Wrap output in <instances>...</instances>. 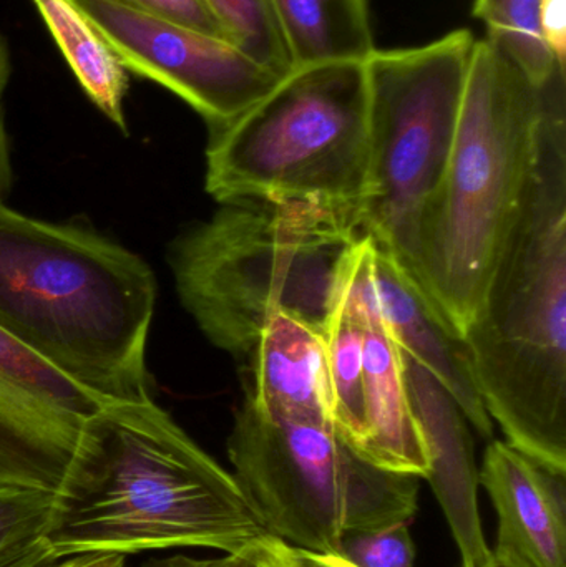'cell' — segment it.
<instances>
[{
    "mask_svg": "<svg viewBox=\"0 0 566 567\" xmlns=\"http://www.w3.org/2000/svg\"><path fill=\"white\" fill-rule=\"evenodd\" d=\"M55 512V493L0 488V567L19 561L47 542Z\"/></svg>",
    "mask_w": 566,
    "mask_h": 567,
    "instance_id": "obj_20",
    "label": "cell"
},
{
    "mask_svg": "<svg viewBox=\"0 0 566 567\" xmlns=\"http://www.w3.org/2000/svg\"><path fill=\"white\" fill-rule=\"evenodd\" d=\"M478 485L497 512L492 551L521 567H566V472L508 442L485 450Z\"/></svg>",
    "mask_w": 566,
    "mask_h": 567,
    "instance_id": "obj_12",
    "label": "cell"
},
{
    "mask_svg": "<svg viewBox=\"0 0 566 567\" xmlns=\"http://www.w3.org/2000/svg\"><path fill=\"white\" fill-rule=\"evenodd\" d=\"M223 567H256L249 561L248 558H245L243 555H226L225 556V566Z\"/></svg>",
    "mask_w": 566,
    "mask_h": 567,
    "instance_id": "obj_31",
    "label": "cell"
},
{
    "mask_svg": "<svg viewBox=\"0 0 566 567\" xmlns=\"http://www.w3.org/2000/svg\"><path fill=\"white\" fill-rule=\"evenodd\" d=\"M292 69L366 62L378 49L369 0H268Z\"/></svg>",
    "mask_w": 566,
    "mask_h": 567,
    "instance_id": "obj_15",
    "label": "cell"
},
{
    "mask_svg": "<svg viewBox=\"0 0 566 567\" xmlns=\"http://www.w3.org/2000/svg\"><path fill=\"white\" fill-rule=\"evenodd\" d=\"M475 42L457 29L424 45L375 49L366 60L372 186L362 231L412 278L419 218L451 155Z\"/></svg>",
    "mask_w": 566,
    "mask_h": 567,
    "instance_id": "obj_8",
    "label": "cell"
},
{
    "mask_svg": "<svg viewBox=\"0 0 566 567\" xmlns=\"http://www.w3.org/2000/svg\"><path fill=\"white\" fill-rule=\"evenodd\" d=\"M228 456L269 535L309 551L335 555L344 536L411 523L419 509L418 476L378 468L332 426L276 419L248 399Z\"/></svg>",
    "mask_w": 566,
    "mask_h": 567,
    "instance_id": "obj_7",
    "label": "cell"
},
{
    "mask_svg": "<svg viewBox=\"0 0 566 567\" xmlns=\"http://www.w3.org/2000/svg\"><path fill=\"white\" fill-rule=\"evenodd\" d=\"M371 281L375 309L399 349L445 386L482 439H492L494 422L478 392L464 337L447 322L424 287L374 241Z\"/></svg>",
    "mask_w": 566,
    "mask_h": 567,
    "instance_id": "obj_11",
    "label": "cell"
},
{
    "mask_svg": "<svg viewBox=\"0 0 566 567\" xmlns=\"http://www.w3.org/2000/svg\"><path fill=\"white\" fill-rule=\"evenodd\" d=\"M205 186L219 205L315 203L362 225L372 186L366 62L292 69L235 122L209 130Z\"/></svg>",
    "mask_w": 566,
    "mask_h": 567,
    "instance_id": "obj_6",
    "label": "cell"
},
{
    "mask_svg": "<svg viewBox=\"0 0 566 567\" xmlns=\"http://www.w3.org/2000/svg\"><path fill=\"white\" fill-rule=\"evenodd\" d=\"M404 353V352H402ZM405 379L428 446L431 483L462 556V567L491 558L478 515V468L471 423L454 396L431 372L404 353Z\"/></svg>",
    "mask_w": 566,
    "mask_h": 567,
    "instance_id": "obj_13",
    "label": "cell"
},
{
    "mask_svg": "<svg viewBox=\"0 0 566 567\" xmlns=\"http://www.w3.org/2000/svg\"><path fill=\"white\" fill-rule=\"evenodd\" d=\"M329 419L359 453L366 433L364 326L336 307L325 332Z\"/></svg>",
    "mask_w": 566,
    "mask_h": 567,
    "instance_id": "obj_17",
    "label": "cell"
},
{
    "mask_svg": "<svg viewBox=\"0 0 566 567\" xmlns=\"http://www.w3.org/2000/svg\"><path fill=\"white\" fill-rule=\"evenodd\" d=\"M106 403L0 330V488L59 495Z\"/></svg>",
    "mask_w": 566,
    "mask_h": 567,
    "instance_id": "obj_10",
    "label": "cell"
},
{
    "mask_svg": "<svg viewBox=\"0 0 566 567\" xmlns=\"http://www.w3.org/2000/svg\"><path fill=\"white\" fill-rule=\"evenodd\" d=\"M472 16L484 22L485 39L502 50L535 85H548L558 73H565L542 40L537 0H474Z\"/></svg>",
    "mask_w": 566,
    "mask_h": 567,
    "instance_id": "obj_18",
    "label": "cell"
},
{
    "mask_svg": "<svg viewBox=\"0 0 566 567\" xmlns=\"http://www.w3.org/2000/svg\"><path fill=\"white\" fill-rule=\"evenodd\" d=\"M552 82L535 85L494 43L475 42L451 155L422 209L414 252L415 281L461 336L524 195Z\"/></svg>",
    "mask_w": 566,
    "mask_h": 567,
    "instance_id": "obj_4",
    "label": "cell"
},
{
    "mask_svg": "<svg viewBox=\"0 0 566 567\" xmlns=\"http://www.w3.org/2000/svg\"><path fill=\"white\" fill-rule=\"evenodd\" d=\"M49 567H126V556L116 553H90L60 559Z\"/></svg>",
    "mask_w": 566,
    "mask_h": 567,
    "instance_id": "obj_25",
    "label": "cell"
},
{
    "mask_svg": "<svg viewBox=\"0 0 566 567\" xmlns=\"http://www.w3.org/2000/svg\"><path fill=\"white\" fill-rule=\"evenodd\" d=\"M202 3L229 43L278 75L291 72V59L268 0H202Z\"/></svg>",
    "mask_w": 566,
    "mask_h": 567,
    "instance_id": "obj_19",
    "label": "cell"
},
{
    "mask_svg": "<svg viewBox=\"0 0 566 567\" xmlns=\"http://www.w3.org/2000/svg\"><path fill=\"white\" fill-rule=\"evenodd\" d=\"M362 236L359 218L328 206L236 199L182 233L168 262L179 300L206 339L249 357L276 316L326 332L342 269Z\"/></svg>",
    "mask_w": 566,
    "mask_h": 567,
    "instance_id": "obj_5",
    "label": "cell"
},
{
    "mask_svg": "<svg viewBox=\"0 0 566 567\" xmlns=\"http://www.w3.org/2000/svg\"><path fill=\"white\" fill-rule=\"evenodd\" d=\"M59 561L50 549L49 543L43 542L42 545L37 546L29 555L23 556L19 561L6 567H49L53 563Z\"/></svg>",
    "mask_w": 566,
    "mask_h": 567,
    "instance_id": "obj_28",
    "label": "cell"
},
{
    "mask_svg": "<svg viewBox=\"0 0 566 567\" xmlns=\"http://www.w3.org/2000/svg\"><path fill=\"white\" fill-rule=\"evenodd\" d=\"M130 72L185 100L209 130L235 122L282 79L238 47L105 0H72Z\"/></svg>",
    "mask_w": 566,
    "mask_h": 567,
    "instance_id": "obj_9",
    "label": "cell"
},
{
    "mask_svg": "<svg viewBox=\"0 0 566 567\" xmlns=\"http://www.w3.org/2000/svg\"><path fill=\"white\" fill-rule=\"evenodd\" d=\"M542 40L560 69L566 60V0H537Z\"/></svg>",
    "mask_w": 566,
    "mask_h": 567,
    "instance_id": "obj_24",
    "label": "cell"
},
{
    "mask_svg": "<svg viewBox=\"0 0 566 567\" xmlns=\"http://www.w3.org/2000/svg\"><path fill=\"white\" fill-rule=\"evenodd\" d=\"M6 85H0V199L6 198L12 189L13 172L10 162L9 138L3 125L2 95Z\"/></svg>",
    "mask_w": 566,
    "mask_h": 567,
    "instance_id": "obj_26",
    "label": "cell"
},
{
    "mask_svg": "<svg viewBox=\"0 0 566 567\" xmlns=\"http://www.w3.org/2000/svg\"><path fill=\"white\" fill-rule=\"evenodd\" d=\"M10 75V55L6 40L0 35V85H7Z\"/></svg>",
    "mask_w": 566,
    "mask_h": 567,
    "instance_id": "obj_29",
    "label": "cell"
},
{
    "mask_svg": "<svg viewBox=\"0 0 566 567\" xmlns=\"http://www.w3.org/2000/svg\"><path fill=\"white\" fill-rule=\"evenodd\" d=\"M105 2L225 39L222 27L213 19L202 0H105Z\"/></svg>",
    "mask_w": 566,
    "mask_h": 567,
    "instance_id": "obj_22",
    "label": "cell"
},
{
    "mask_svg": "<svg viewBox=\"0 0 566 567\" xmlns=\"http://www.w3.org/2000/svg\"><path fill=\"white\" fill-rule=\"evenodd\" d=\"M482 567H521L515 565L511 559L504 558V556L497 555V553L492 551L491 558L485 561V565Z\"/></svg>",
    "mask_w": 566,
    "mask_h": 567,
    "instance_id": "obj_30",
    "label": "cell"
},
{
    "mask_svg": "<svg viewBox=\"0 0 566 567\" xmlns=\"http://www.w3.org/2000/svg\"><path fill=\"white\" fill-rule=\"evenodd\" d=\"M251 389L246 399L266 415L331 425L325 333L291 316L266 323L249 353Z\"/></svg>",
    "mask_w": 566,
    "mask_h": 567,
    "instance_id": "obj_14",
    "label": "cell"
},
{
    "mask_svg": "<svg viewBox=\"0 0 566 567\" xmlns=\"http://www.w3.org/2000/svg\"><path fill=\"white\" fill-rule=\"evenodd\" d=\"M65 56L80 86L96 109L126 133L125 102L128 70L96 27L72 0H32Z\"/></svg>",
    "mask_w": 566,
    "mask_h": 567,
    "instance_id": "obj_16",
    "label": "cell"
},
{
    "mask_svg": "<svg viewBox=\"0 0 566 567\" xmlns=\"http://www.w3.org/2000/svg\"><path fill=\"white\" fill-rule=\"evenodd\" d=\"M225 558L198 559L189 556H169V558L150 559L142 567H223Z\"/></svg>",
    "mask_w": 566,
    "mask_h": 567,
    "instance_id": "obj_27",
    "label": "cell"
},
{
    "mask_svg": "<svg viewBox=\"0 0 566 567\" xmlns=\"http://www.w3.org/2000/svg\"><path fill=\"white\" fill-rule=\"evenodd\" d=\"M462 337L485 409L505 442L566 472L564 75L548 90L524 195Z\"/></svg>",
    "mask_w": 566,
    "mask_h": 567,
    "instance_id": "obj_1",
    "label": "cell"
},
{
    "mask_svg": "<svg viewBox=\"0 0 566 567\" xmlns=\"http://www.w3.org/2000/svg\"><path fill=\"white\" fill-rule=\"evenodd\" d=\"M335 555L356 567H414L415 546L409 523H398L344 536Z\"/></svg>",
    "mask_w": 566,
    "mask_h": 567,
    "instance_id": "obj_21",
    "label": "cell"
},
{
    "mask_svg": "<svg viewBox=\"0 0 566 567\" xmlns=\"http://www.w3.org/2000/svg\"><path fill=\"white\" fill-rule=\"evenodd\" d=\"M155 302V275L135 252L0 199V330L73 382L109 402L153 400Z\"/></svg>",
    "mask_w": 566,
    "mask_h": 567,
    "instance_id": "obj_3",
    "label": "cell"
},
{
    "mask_svg": "<svg viewBox=\"0 0 566 567\" xmlns=\"http://www.w3.org/2000/svg\"><path fill=\"white\" fill-rule=\"evenodd\" d=\"M239 555L256 567H356L339 556L298 548L272 535H266Z\"/></svg>",
    "mask_w": 566,
    "mask_h": 567,
    "instance_id": "obj_23",
    "label": "cell"
},
{
    "mask_svg": "<svg viewBox=\"0 0 566 567\" xmlns=\"http://www.w3.org/2000/svg\"><path fill=\"white\" fill-rule=\"evenodd\" d=\"M266 535L235 475L146 400L109 402L93 416L45 539L60 561L176 548L239 555Z\"/></svg>",
    "mask_w": 566,
    "mask_h": 567,
    "instance_id": "obj_2",
    "label": "cell"
}]
</instances>
